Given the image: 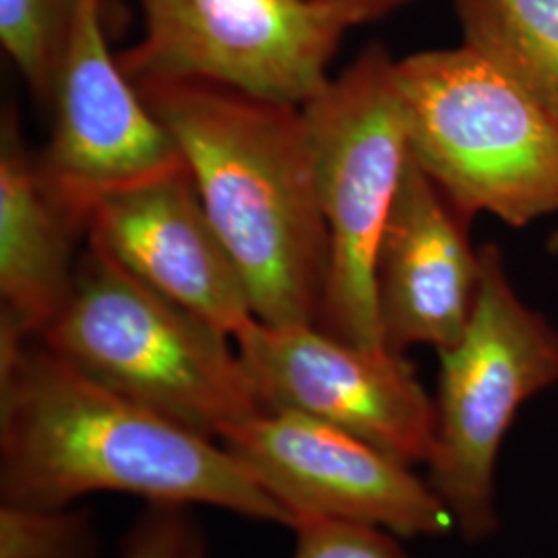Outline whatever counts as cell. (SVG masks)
I'll list each match as a JSON object with an SVG mask.
<instances>
[{"mask_svg":"<svg viewBox=\"0 0 558 558\" xmlns=\"http://www.w3.org/2000/svg\"><path fill=\"white\" fill-rule=\"evenodd\" d=\"M294 558H414L396 534L356 521L302 519L296 525Z\"/></svg>","mask_w":558,"mask_h":558,"instance_id":"cell-17","label":"cell"},{"mask_svg":"<svg viewBox=\"0 0 558 558\" xmlns=\"http://www.w3.org/2000/svg\"><path fill=\"white\" fill-rule=\"evenodd\" d=\"M94 546L87 515L2 502L0 558H89Z\"/></svg>","mask_w":558,"mask_h":558,"instance_id":"cell-16","label":"cell"},{"mask_svg":"<svg viewBox=\"0 0 558 558\" xmlns=\"http://www.w3.org/2000/svg\"><path fill=\"white\" fill-rule=\"evenodd\" d=\"M41 341L89 379L205 437L265 408L230 336L87 242Z\"/></svg>","mask_w":558,"mask_h":558,"instance_id":"cell-3","label":"cell"},{"mask_svg":"<svg viewBox=\"0 0 558 558\" xmlns=\"http://www.w3.org/2000/svg\"><path fill=\"white\" fill-rule=\"evenodd\" d=\"M302 114L329 236L317 327L366 350H389L377 253L410 160L396 60L379 44L368 46L302 104Z\"/></svg>","mask_w":558,"mask_h":558,"instance_id":"cell-5","label":"cell"},{"mask_svg":"<svg viewBox=\"0 0 558 558\" xmlns=\"http://www.w3.org/2000/svg\"><path fill=\"white\" fill-rule=\"evenodd\" d=\"M410 154L468 221L558 214V126L470 46L396 60Z\"/></svg>","mask_w":558,"mask_h":558,"instance_id":"cell-4","label":"cell"},{"mask_svg":"<svg viewBox=\"0 0 558 558\" xmlns=\"http://www.w3.org/2000/svg\"><path fill=\"white\" fill-rule=\"evenodd\" d=\"M85 236L232 339L255 319L239 265L209 220L189 168L101 199Z\"/></svg>","mask_w":558,"mask_h":558,"instance_id":"cell-11","label":"cell"},{"mask_svg":"<svg viewBox=\"0 0 558 558\" xmlns=\"http://www.w3.org/2000/svg\"><path fill=\"white\" fill-rule=\"evenodd\" d=\"M143 36L119 52L133 83L203 81L302 106L331 80L350 29L327 0H140Z\"/></svg>","mask_w":558,"mask_h":558,"instance_id":"cell-7","label":"cell"},{"mask_svg":"<svg viewBox=\"0 0 558 558\" xmlns=\"http://www.w3.org/2000/svg\"><path fill=\"white\" fill-rule=\"evenodd\" d=\"M75 11L77 0H0V44L44 106L52 104Z\"/></svg>","mask_w":558,"mask_h":558,"instance_id":"cell-15","label":"cell"},{"mask_svg":"<svg viewBox=\"0 0 558 558\" xmlns=\"http://www.w3.org/2000/svg\"><path fill=\"white\" fill-rule=\"evenodd\" d=\"M468 228L410 154L377 253L380 327L396 354L412 345L442 352L463 336L480 279Z\"/></svg>","mask_w":558,"mask_h":558,"instance_id":"cell-12","label":"cell"},{"mask_svg":"<svg viewBox=\"0 0 558 558\" xmlns=\"http://www.w3.org/2000/svg\"><path fill=\"white\" fill-rule=\"evenodd\" d=\"M428 484L468 542L497 530L495 468L521 405L558 383V329L519 299L495 244L480 248L468 327L439 352Z\"/></svg>","mask_w":558,"mask_h":558,"instance_id":"cell-6","label":"cell"},{"mask_svg":"<svg viewBox=\"0 0 558 558\" xmlns=\"http://www.w3.org/2000/svg\"><path fill=\"white\" fill-rule=\"evenodd\" d=\"M135 85L179 145L255 319L317 325L329 236L302 106L203 81Z\"/></svg>","mask_w":558,"mask_h":558,"instance_id":"cell-2","label":"cell"},{"mask_svg":"<svg viewBox=\"0 0 558 558\" xmlns=\"http://www.w3.org/2000/svg\"><path fill=\"white\" fill-rule=\"evenodd\" d=\"M463 44L538 104L558 126V0H453Z\"/></svg>","mask_w":558,"mask_h":558,"instance_id":"cell-14","label":"cell"},{"mask_svg":"<svg viewBox=\"0 0 558 558\" xmlns=\"http://www.w3.org/2000/svg\"><path fill=\"white\" fill-rule=\"evenodd\" d=\"M85 226L41 179L20 119L4 110L0 126V333L41 338L71 296Z\"/></svg>","mask_w":558,"mask_h":558,"instance_id":"cell-13","label":"cell"},{"mask_svg":"<svg viewBox=\"0 0 558 558\" xmlns=\"http://www.w3.org/2000/svg\"><path fill=\"white\" fill-rule=\"evenodd\" d=\"M50 106L54 126L38 158L41 179L85 232L101 199L186 168L179 145L112 54L101 0H77Z\"/></svg>","mask_w":558,"mask_h":558,"instance_id":"cell-9","label":"cell"},{"mask_svg":"<svg viewBox=\"0 0 558 558\" xmlns=\"http://www.w3.org/2000/svg\"><path fill=\"white\" fill-rule=\"evenodd\" d=\"M234 339L265 410L327 422L408 465L430 463L435 399L403 354L360 348L317 325L276 327L257 319Z\"/></svg>","mask_w":558,"mask_h":558,"instance_id":"cell-8","label":"cell"},{"mask_svg":"<svg viewBox=\"0 0 558 558\" xmlns=\"http://www.w3.org/2000/svg\"><path fill=\"white\" fill-rule=\"evenodd\" d=\"M550 248H553V253H558V230L550 236Z\"/></svg>","mask_w":558,"mask_h":558,"instance_id":"cell-20","label":"cell"},{"mask_svg":"<svg viewBox=\"0 0 558 558\" xmlns=\"http://www.w3.org/2000/svg\"><path fill=\"white\" fill-rule=\"evenodd\" d=\"M122 558H205V538L186 505L151 502L124 539Z\"/></svg>","mask_w":558,"mask_h":558,"instance_id":"cell-18","label":"cell"},{"mask_svg":"<svg viewBox=\"0 0 558 558\" xmlns=\"http://www.w3.org/2000/svg\"><path fill=\"white\" fill-rule=\"evenodd\" d=\"M220 440L283 505L292 527L302 519H341L403 538L442 536L456 527L412 465L327 422L265 410L228 428Z\"/></svg>","mask_w":558,"mask_h":558,"instance_id":"cell-10","label":"cell"},{"mask_svg":"<svg viewBox=\"0 0 558 558\" xmlns=\"http://www.w3.org/2000/svg\"><path fill=\"white\" fill-rule=\"evenodd\" d=\"M0 493L40 509L122 493L294 523L221 442L110 391L41 339L9 333H0Z\"/></svg>","mask_w":558,"mask_h":558,"instance_id":"cell-1","label":"cell"},{"mask_svg":"<svg viewBox=\"0 0 558 558\" xmlns=\"http://www.w3.org/2000/svg\"><path fill=\"white\" fill-rule=\"evenodd\" d=\"M327 2L338 9L350 27H356L393 13L410 0H327Z\"/></svg>","mask_w":558,"mask_h":558,"instance_id":"cell-19","label":"cell"}]
</instances>
